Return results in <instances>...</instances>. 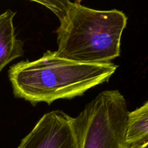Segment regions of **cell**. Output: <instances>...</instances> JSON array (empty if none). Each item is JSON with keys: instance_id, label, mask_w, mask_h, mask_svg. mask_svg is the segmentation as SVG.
Instances as JSON below:
<instances>
[{"instance_id": "cell-1", "label": "cell", "mask_w": 148, "mask_h": 148, "mask_svg": "<svg viewBox=\"0 0 148 148\" xmlns=\"http://www.w3.org/2000/svg\"><path fill=\"white\" fill-rule=\"evenodd\" d=\"M118 66L112 62L87 64L59 57L47 51L38 59L23 61L8 72L14 96L33 105L80 96L90 88L107 82Z\"/></svg>"}, {"instance_id": "cell-2", "label": "cell", "mask_w": 148, "mask_h": 148, "mask_svg": "<svg viewBox=\"0 0 148 148\" xmlns=\"http://www.w3.org/2000/svg\"><path fill=\"white\" fill-rule=\"evenodd\" d=\"M56 30L59 57L87 64L110 63L120 56L127 17L118 10H97L70 1Z\"/></svg>"}, {"instance_id": "cell-3", "label": "cell", "mask_w": 148, "mask_h": 148, "mask_svg": "<svg viewBox=\"0 0 148 148\" xmlns=\"http://www.w3.org/2000/svg\"><path fill=\"white\" fill-rule=\"evenodd\" d=\"M130 113L119 91L100 92L75 118L79 148H130Z\"/></svg>"}, {"instance_id": "cell-4", "label": "cell", "mask_w": 148, "mask_h": 148, "mask_svg": "<svg viewBox=\"0 0 148 148\" xmlns=\"http://www.w3.org/2000/svg\"><path fill=\"white\" fill-rule=\"evenodd\" d=\"M17 148H79L75 118L62 111L44 114Z\"/></svg>"}, {"instance_id": "cell-5", "label": "cell", "mask_w": 148, "mask_h": 148, "mask_svg": "<svg viewBox=\"0 0 148 148\" xmlns=\"http://www.w3.org/2000/svg\"><path fill=\"white\" fill-rule=\"evenodd\" d=\"M15 14L10 10L0 14V72L12 61L24 54V44L16 37L13 25Z\"/></svg>"}, {"instance_id": "cell-6", "label": "cell", "mask_w": 148, "mask_h": 148, "mask_svg": "<svg viewBox=\"0 0 148 148\" xmlns=\"http://www.w3.org/2000/svg\"><path fill=\"white\" fill-rule=\"evenodd\" d=\"M148 142V101L130 113L127 143L130 147Z\"/></svg>"}, {"instance_id": "cell-7", "label": "cell", "mask_w": 148, "mask_h": 148, "mask_svg": "<svg viewBox=\"0 0 148 148\" xmlns=\"http://www.w3.org/2000/svg\"><path fill=\"white\" fill-rule=\"evenodd\" d=\"M130 148H148V142L144 143V144L140 145L135 146V147H131Z\"/></svg>"}]
</instances>
